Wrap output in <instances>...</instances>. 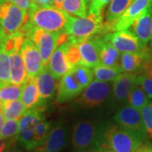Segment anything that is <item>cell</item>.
<instances>
[{
    "label": "cell",
    "instance_id": "6da1fadb",
    "mask_svg": "<svg viewBox=\"0 0 152 152\" xmlns=\"http://www.w3.org/2000/svg\"><path fill=\"white\" fill-rule=\"evenodd\" d=\"M145 140L111 121L102 123L98 152H134Z\"/></svg>",
    "mask_w": 152,
    "mask_h": 152
},
{
    "label": "cell",
    "instance_id": "7a4b0ae2",
    "mask_svg": "<svg viewBox=\"0 0 152 152\" xmlns=\"http://www.w3.org/2000/svg\"><path fill=\"white\" fill-rule=\"evenodd\" d=\"M102 123L92 119H80L72 126L70 142L76 151L98 152Z\"/></svg>",
    "mask_w": 152,
    "mask_h": 152
},
{
    "label": "cell",
    "instance_id": "3957f363",
    "mask_svg": "<svg viewBox=\"0 0 152 152\" xmlns=\"http://www.w3.org/2000/svg\"><path fill=\"white\" fill-rule=\"evenodd\" d=\"M68 15L53 6L35 5L28 12L26 23L31 26L50 32L64 31Z\"/></svg>",
    "mask_w": 152,
    "mask_h": 152
},
{
    "label": "cell",
    "instance_id": "277c9868",
    "mask_svg": "<svg viewBox=\"0 0 152 152\" xmlns=\"http://www.w3.org/2000/svg\"><path fill=\"white\" fill-rule=\"evenodd\" d=\"M64 32L69 36L85 38L94 35H104L103 16L87 14L86 17L68 15Z\"/></svg>",
    "mask_w": 152,
    "mask_h": 152
},
{
    "label": "cell",
    "instance_id": "5b68a950",
    "mask_svg": "<svg viewBox=\"0 0 152 152\" xmlns=\"http://www.w3.org/2000/svg\"><path fill=\"white\" fill-rule=\"evenodd\" d=\"M27 20V11L22 10L10 0L0 4V30L4 37L20 31Z\"/></svg>",
    "mask_w": 152,
    "mask_h": 152
},
{
    "label": "cell",
    "instance_id": "8992f818",
    "mask_svg": "<svg viewBox=\"0 0 152 152\" xmlns=\"http://www.w3.org/2000/svg\"><path fill=\"white\" fill-rule=\"evenodd\" d=\"M112 82L92 80L76 99L75 104L83 109H92L102 106L111 98Z\"/></svg>",
    "mask_w": 152,
    "mask_h": 152
},
{
    "label": "cell",
    "instance_id": "52a82bcc",
    "mask_svg": "<svg viewBox=\"0 0 152 152\" xmlns=\"http://www.w3.org/2000/svg\"><path fill=\"white\" fill-rule=\"evenodd\" d=\"M113 120L122 128L139 136L143 140H146L145 129L139 109L130 105H124L114 115Z\"/></svg>",
    "mask_w": 152,
    "mask_h": 152
},
{
    "label": "cell",
    "instance_id": "ba28073f",
    "mask_svg": "<svg viewBox=\"0 0 152 152\" xmlns=\"http://www.w3.org/2000/svg\"><path fill=\"white\" fill-rule=\"evenodd\" d=\"M69 135L65 121L58 120L51 126L43 145L37 150L42 152H60L68 145Z\"/></svg>",
    "mask_w": 152,
    "mask_h": 152
},
{
    "label": "cell",
    "instance_id": "9c48e42d",
    "mask_svg": "<svg viewBox=\"0 0 152 152\" xmlns=\"http://www.w3.org/2000/svg\"><path fill=\"white\" fill-rule=\"evenodd\" d=\"M102 37L122 53L141 52L147 48L140 43L135 35L129 29L107 33L102 35Z\"/></svg>",
    "mask_w": 152,
    "mask_h": 152
},
{
    "label": "cell",
    "instance_id": "30bf717a",
    "mask_svg": "<svg viewBox=\"0 0 152 152\" xmlns=\"http://www.w3.org/2000/svg\"><path fill=\"white\" fill-rule=\"evenodd\" d=\"M40 96V103L37 107L45 111L47 105L52 101L57 93V80L50 72L48 66L42 68L41 72L35 78Z\"/></svg>",
    "mask_w": 152,
    "mask_h": 152
},
{
    "label": "cell",
    "instance_id": "8fae6325",
    "mask_svg": "<svg viewBox=\"0 0 152 152\" xmlns=\"http://www.w3.org/2000/svg\"><path fill=\"white\" fill-rule=\"evenodd\" d=\"M28 78H36L42 69V62L37 45L29 38H25L20 50Z\"/></svg>",
    "mask_w": 152,
    "mask_h": 152
},
{
    "label": "cell",
    "instance_id": "7c38bea8",
    "mask_svg": "<svg viewBox=\"0 0 152 152\" xmlns=\"http://www.w3.org/2000/svg\"><path fill=\"white\" fill-rule=\"evenodd\" d=\"M84 90L79 85L75 78L69 71L67 74L62 76L58 83L57 93H56V102L58 104H64L70 102L78 97Z\"/></svg>",
    "mask_w": 152,
    "mask_h": 152
},
{
    "label": "cell",
    "instance_id": "4fadbf2b",
    "mask_svg": "<svg viewBox=\"0 0 152 152\" xmlns=\"http://www.w3.org/2000/svg\"><path fill=\"white\" fill-rule=\"evenodd\" d=\"M152 27V4L134 20L128 28L135 35L140 43L146 48L151 40Z\"/></svg>",
    "mask_w": 152,
    "mask_h": 152
},
{
    "label": "cell",
    "instance_id": "5bb4252c",
    "mask_svg": "<svg viewBox=\"0 0 152 152\" xmlns=\"http://www.w3.org/2000/svg\"><path fill=\"white\" fill-rule=\"evenodd\" d=\"M137 74L131 73H121L118 77L113 83L112 91V101L118 106H124L128 100L129 94L134 84L135 83V77Z\"/></svg>",
    "mask_w": 152,
    "mask_h": 152
},
{
    "label": "cell",
    "instance_id": "9a60e30c",
    "mask_svg": "<svg viewBox=\"0 0 152 152\" xmlns=\"http://www.w3.org/2000/svg\"><path fill=\"white\" fill-rule=\"evenodd\" d=\"M101 35H94L83 38L79 43V50L81 56L80 64L94 68L101 64L99 56V39Z\"/></svg>",
    "mask_w": 152,
    "mask_h": 152
},
{
    "label": "cell",
    "instance_id": "2e32d148",
    "mask_svg": "<svg viewBox=\"0 0 152 152\" xmlns=\"http://www.w3.org/2000/svg\"><path fill=\"white\" fill-rule=\"evenodd\" d=\"M151 58V48L137 53H124L120 58V68L124 73L140 74L142 67L148 58Z\"/></svg>",
    "mask_w": 152,
    "mask_h": 152
},
{
    "label": "cell",
    "instance_id": "e0dca14e",
    "mask_svg": "<svg viewBox=\"0 0 152 152\" xmlns=\"http://www.w3.org/2000/svg\"><path fill=\"white\" fill-rule=\"evenodd\" d=\"M152 4V0H133L127 10L117 20L114 31L126 30L130 26L134 20L139 16L142 12L145 10Z\"/></svg>",
    "mask_w": 152,
    "mask_h": 152
},
{
    "label": "cell",
    "instance_id": "ac0fdd59",
    "mask_svg": "<svg viewBox=\"0 0 152 152\" xmlns=\"http://www.w3.org/2000/svg\"><path fill=\"white\" fill-rule=\"evenodd\" d=\"M133 0H112L105 15L104 35L114 32V26L117 20L129 6Z\"/></svg>",
    "mask_w": 152,
    "mask_h": 152
},
{
    "label": "cell",
    "instance_id": "d6986e66",
    "mask_svg": "<svg viewBox=\"0 0 152 152\" xmlns=\"http://www.w3.org/2000/svg\"><path fill=\"white\" fill-rule=\"evenodd\" d=\"M48 68L56 80H59L70 70V66L66 58L64 47L62 44L57 47L49 59Z\"/></svg>",
    "mask_w": 152,
    "mask_h": 152
},
{
    "label": "cell",
    "instance_id": "ffe728a7",
    "mask_svg": "<svg viewBox=\"0 0 152 152\" xmlns=\"http://www.w3.org/2000/svg\"><path fill=\"white\" fill-rule=\"evenodd\" d=\"M10 83L16 86H23L27 80V73L20 51L10 53Z\"/></svg>",
    "mask_w": 152,
    "mask_h": 152
},
{
    "label": "cell",
    "instance_id": "44dd1931",
    "mask_svg": "<svg viewBox=\"0 0 152 152\" xmlns=\"http://www.w3.org/2000/svg\"><path fill=\"white\" fill-rule=\"evenodd\" d=\"M99 56L102 64L111 67H120V53L102 37V35L100 36L99 39Z\"/></svg>",
    "mask_w": 152,
    "mask_h": 152
},
{
    "label": "cell",
    "instance_id": "7402d4cb",
    "mask_svg": "<svg viewBox=\"0 0 152 152\" xmlns=\"http://www.w3.org/2000/svg\"><path fill=\"white\" fill-rule=\"evenodd\" d=\"M20 100L27 110L37 107L40 103V96L35 78H27L22 86Z\"/></svg>",
    "mask_w": 152,
    "mask_h": 152
},
{
    "label": "cell",
    "instance_id": "603a6c76",
    "mask_svg": "<svg viewBox=\"0 0 152 152\" xmlns=\"http://www.w3.org/2000/svg\"><path fill=\"white\" fill-rule=\"evenodd\" d=\"M1 108L5 119L20 120L27 112L26 107L20 99L2 102Z\"/></svg>",
    "mask_w": 152,
    "mask_h": 152
},
{
    "label": "cell",
    "instance_id": "cb8c5ba5",
    "mask_svg": "<svg viewBox=\"0 0 152 152\" xmlns=\"http://www.w3.org/2000/svg\"><path fill=\"white\" fill-rule=\"evenodd\" d=\"M122 72L120 67H111L99 64L93 68L94 77L96 80L104 82H113Z\"/></svg>",
    "mask_w": 152,
    "mask_h": 152
},
{
    "label": "cell",
    "instance_id": "d4e9b609",
    "mask_svg": "<svg viewBox=\"0 0 152 152\" xmlns=\"http://www.w3.org/2000/svg\"><path fill=\"white\" fill-rule=\"evenodd\" d=\"M62 10L69 16L86 17L87 15L86 0H63Z\"/></svg>",
    "mask_w": 152,
    "mask_h": 152
},
{
    "label": "cell",
    "instance_id": "484cf974",
    "mask_svg": "<svg viewBox=\"0 0 152 152\" xmlns=\"http://www.w3.org/2000/svg\"><path fill=\"white\" fill-rule=\"evenodd\" d=\"M69 71L83 90H85L93 80L94 74L90 67L84 64H78L71 68Z\"/></svg>",
    "mask_w": 152,
    "mask_h": 152
},
{
    "label": "cell",
    "instance_id": "4316f807",
    "mask_svg": "<svg viewBox=\"0 0 152 152\" xmlns=\"http://www.w3.org/2000/svg\"><path fill=\"white\" fill-rule=\"evenodd\" d=\"M149 100L150 99L148 98L147 95L143 91L141 87L134 83L131 88L130 92L129 94L127 100L129 105L140 110L145 104L149 102Z\"/></svg>",
    "mask_w": 152,
    "mask_h": 152
},
{
    "label": "cell",
    "instance_id": "83f0119b",
    "mask_svg": "<svg viewBox=\"0 0 152 152\" xmlns=\"http://www.w3.org/2000/svg\"><path fill=\"white\" fill-rule=\"evenodd\" d=\"M52 124L46 118L41 120L34 128V145L36 150L40 148L44 144L48 135Z\"/></svg>",
    "mask_w": 152,
    "mask_h": 152
},
{
    "label": "cell",
    "instance_id": "f1b7e54d",
    "mask_svg": "<svg viewBox=\"0 0 152 152\" xmlns=\"http://www.w3.org/2000/svg\"><path fill=\"white\" fill-rule=\"evenodd\" d=\"M0 82L10 83V53L0 43Z\"/></svg>",
    "mask_w": 152,
    "mask_h": 152
},
{
    "label": "cell",
    "instance_id": "f546056e",
    "mask_svg": "<svg viewBox=\"0 0 152 152\" xmlns=\"http://www.w3.org/2000/svg\"><path fill=\"white\" fill-rule=\"evenodd\" d=\"M19 130V120L6 119L0 129V140L16 139Z\"/></svg>",
    "mask_w": 152,
    "mask_h": 152
},
{
    "label": "cell",
    "instance_id": "4dcf8cb0",
    "mask_svg": "<svg viewBox=\"0 0 152 152\" xmlns=\"http://www.w3.org/2000/svg\"><path fill=\"white\" fill-rule=\"evenodd\" d=\"M147 138L152 139V105L148 102L140 110Z\"/></svg>",
    "mask_w": 152,
    "mask_h": 152
},
{
    "label": "cell",
    "instance_id": "1f68e13d",
    "mask_svg": "<svg viewBox=\"0 0 152 152\" xmlns=\"http://www.w3.org/2000/svg\"><path fill=\"white\" fill-rule=\"evenodd\" d=\"M135 83L143 89L148 98L152 100V78H150L143 74H137Z\"/></svg>",
    "mask_w": 152,
    "mask_h": 152
},
{
    "label": "cell",
    "instance_id": "d6a6232c",
    "mask_svg": "<svg viewBox=\"0 0 152 152\" xmlns=\"http://www.w3.org/2000/svg\"><path fill=\"white\" fill-rule=\"evenodd\" d=\"M112 0H93L88 5L87 14H92L97 16H103L104 8Z\"/></svg>",
    "mask_w": 152,
    "mask_h": 152
},
{
    "label": "cell",
    "instance_id": "836d02e7",
    "mask_svg": "<svg viewBox=\"0 0 152 152\" xmlns=\"http://www.w3.org/2000/svg\"><path fill=\"white\" fill-rule=\"evenodd\" d=\"M10 1L17 6H19L20 8H21L22 10L27 12L31 10L34 6L37 5L33 2V0H10Z\"/></svg>",
    "mask_w": 152,
    "mask_h": 152
},
{
    "label": "cell",
    "instance_id": "e575fe53",
    "mask_svg": "<svg viewBox=\"0 0 152 152\" xmlns=\"http://www.w3.org/2000/svg\"><path fill=\"white\" fill-rule=\"evenodd\" d=\"M140 74H143L150 78H152V57L148 58L145 62L144 65L142 67Z\"/></svg>",
    "mask_w": 152,
    "mask_h": 152
},
{
    "label": "cell",
    "instance_id": "d590c367",
    "mask_svg": "<svg viewBox=\"0 0 152 152\" xmlns=\"http://www.w3.org/2000/svg\"><path fill=\"white\" fill-rule=\"evenodd\" d=\"M4 152H27V151H26L25 149L19 146L18 145H16V140H14L8 146V148L4 151Z\"/></svg>",
    "mask_w": 152,
    "mask_h": 152
},
{
    "label": "cell",
    "instance_id": "8d00e7d4",
    "mask_svg": "<svg viewBox=\"0 0 152 152\" xmlns=\"http://www.w3.org/2000/svg\"><path fill=\"white\" fill-rule=\"evenodd\" d=\"M134 152H152V145L145 141L143 142Z\"/></svg>",
    "mask_w": 152,
    "mask_h": 152
},
{
    "label": "cell",
    "instance_id": "74e56055",
    "mask_svg": "<svg viewBox=\"0 0 152 152\" xmlns=\"http://www.w3.org/2000/svg\"><path fill=\"white\" fill-rule=\"evenodd\" d=\"M14 140H16V139H12V140H0V152H4L8 146L10 145Z\"/></svg>",
    "mask_w": 152,
    "mask_h": 152
},
{
    "label": "cell",
    "instance_id": "f35d334b",
    "mask_svg": "<svg viewBox=\"0 0 152 152\" xmlns=\"http://www.w3.org/2000/svg\"><path fill=\"white\" fill-rule=\"evenodd\" d=\"M33 2L38 6H53V0H33Z\"/></svg>",
    "mask_w": 152,
    "mask_h": 152
},
{
    "label": "cell",
    "instance_id": "ab89813d",
    "mask_svg": "<svg viewBox=\"0 0 152 152\" xmlns=\"http://www.w3.org/2000/svg\"><path fill=\"white\" fill-rule=\"evenodd\" d=\"M62 3H63V0H53V6L56 9H58V10H62Z\"/></svg>",
    "mask_w": 152,
    "mask_h": 152
},
{
    "label": "cell",
    "instance_id": "60d3db41",
    "mask_svg": "<svg viewBox=\"0 0 152 152\" xmlns=\"http://www.w3.org/2000/svg\"><path fill=\"white\" fill-rule=\"evenodd\" d=\"M4 114H3V112L2 111H0V129H1V127H2V125L4 124Z\"/></svg>",
    "mask_w": 152,
    "mask_h": 152
},
{
    "label": "cell",
    "instance_id": "b9f144b4",
    "mask_svg": "<svg viewBox=\"0 0 152 152\" xmlns=\"http://www.w3.org/2000/svg\"><path fill=\"white\" fill-rule=\"evenodd\" d=\"M150 46H151V48L152 49V27H151V40H150Z\"/></svg>",
    "mask_w": 152,
    "mask_h": 152
},
{
    "label": "cell",
    "instance_id": "7bdbcfd3",
    "mask_svg": "<svg viewBox=\"0 0 152 152\" xmlns=\"http://www.w3.org/2000/svg\"><path fill=\"white\" fill-rule=\"evenodd\" d=\"M92 1L93 0H86V4L87 7H88V5H89V4H91Z\"/></svg>",
    "mask_w": 152,
    "mask_h": 152
},
{
    "label": "cell",
    "instance_id": "ee69618b",
    "mask_svg": "<svg viewBox=\"0 0 152 152\" xmlns=\"http://www.w3.org/2000/svg\"><path fill=\"white\" fill-rule=\"evenodd\" d=\"M7 0H0V4H3V3H4V2H6Z\"/></svg>",
    "mask_w": 152,
    "mask_h": 152
},
{
    "label": "cell",
    "instance_id": "f6af8a7d",
    "mask_svg": "<svg viewBox=\"0 0 152 152\" xmlns=\"http://www.w3.org/2000/svg\"><path fill=\"white\" fill-rule=\"evenodd\" d=\"M3 37H3V34H2V32H1V30H0V39Z\"/></svg>",
    "mask_w": 152,
    "mask_h": 152
},
{
    "label": "cell",
    "instance_id": "bcb514c9",
    "mask_svg": "<svg viewBox=\"0 0 152 152\" xmlns=\"http://www.w3.org/2000/svg\"><path fill=\"white\" fill-rule=\"evenodd\" d=\"M33 152H42V151H37V150H35V151H33Z\"/></svg>",
    "mask_w": 152,
    "mask_h": 152
},
{
    "label": "cell",
    "instance_id": "7dc6e473",
    "mask_svg": "<svg viewBox=\"0 0 152 152\" xmlns=\"http://www.w3.org/2000/svg\"><path fill=\"white\" fill-rule=\"evenodd\" d=\"M100 152H113V151H100Z\"/></svg>",
    "mask_w": 152,
    "mask_h": 152
},
{
    "label": "cell",
    "instance_id": "c3c4849f",
    "mask_svg": "<svg viewBox=\"0 0 152 152\" xmlns=\"http://www.w3.org/2000/svg\"><path fill=\"white\" fill-rule=\"evenodd\" d=\"M151 57H152V49L151 48Z\"/></svg>",
    "mask_w": 152,
    "mask_h": 152
},
{
    "label": "cell",
    "instance_id": "681fc988",
    "mask_svg": "<svg viewBox=\"0 0 152 152\" xmlns=\"http://www.w3.org/2000/svg\"><path fill=\"white\" fill-rule=\"evenodd\" d=\"M151 105H152V100H151Z\"/></svg>",
    "mask_w": 152,
    "mask_h": 152
}]
</instances>
